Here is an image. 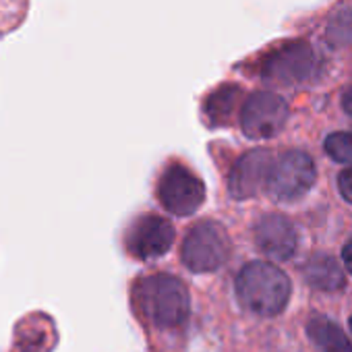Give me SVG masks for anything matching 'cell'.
Returning <instances> with one entry per match:
<instances>
[{
    "mask_svg": "<svg viewBox=\"0 0 352 352\" xmlns=\"http://www.w3.org/2000/svg\"><path fill=\"white\" fill-rule=\"evenodd\" d=\"M172 243H174L172 222L162 216H149V214L137 218L124 236L126 251L141 261H149L166 255Z\"/></svg>",
    "mask_w": 352,
    "mask_h": 352,
    "instance_id": "ba28073f",
    "label": "cell"
},
{
    "mask_svg": "<svg viewBox=\"0 0 352 352\" xmlns=\"http://www.w3.org/2000/svg\"><path fill=\"white\" fill-rule=\"evenodd\" d=\"M342 261L346 265V270L352 274V241H348L342 249Z\"/></svg>",
    "mask_w": 352,
    "mask_h": 352,
    "instance_id": "e0dca14e",
    "label": "cell"
},
{
    "mask_svg": "<svg viewBox=\"0 0 352 352\" xmlns=\"http://www.w3.org/2000/svg\"><path fill=\"white\" fill-rule=\"evenodd\" d=\"M288 104L272 91L251 94L241 108V129L249 139L276 137L288 120Z\"/></svg>",
    "mask_w": 352,
    "mask_h": 352,
    "instance_id": "52a82bcc",
    "label": "cell"
},
{
    "mask_svg": "<svg viewBox=\"0 0 352 352\" xmlns=\"http://www.w3.org/2000/svg\"><path fill=\"white\" fill-rule=\"evenodd\" d=\"M183 263L195 274H210L220 270L230 255V239L222 224L199 222L195 224L181 249Z\"/></svg>",
    "mask_w": 352,
    "mask_h": 352,
    "instance_id": "277c9868",
    "label": "cell"
},
{
    "mask_svg": "<svg viewBox=\"0 0 352 352\" xmlns=\"http://www.w3.org/2000/svg\"><path fill=\"white\" fill-rule=\"evenodd\" d=\"M346 28L352 30V15H350V13H340L338 19L329 25V38L336 42V46H340V42H342V32H344Z\"/></svg>",
    "mask_w": 352,
    "mask_h": 352,
    "instance_id": "9a60e30c",
    "label": "cell"
},
{
    "mask_svg": "<svg viewBox=\"0 0 352 352\" xmlns=\"http://www.w3.org/2000/svg\"><path fill=\"white\" fill-rule=\"evenodd\" d=\"M325 153L340 164L352 162V133H331L323 141Z\"/></svg>",
    "mask_w": 352,
    "mask_h": 352,
    "instance_id": "5bb4252c",
    "label": "cell"
},
{
    "mask_svg": "<svg viewBox=\"0 0 352 352\" xmlns=\"http://www.w3.org/2000/svg\"><path fill=\"white\" fill-rule=\"evenodd\" d=\"M350 329H352V315H350Z\"/></svg>",
    "mask_w": 352,
    "mask_h": 352,
    "instance_id": "d6986e66",
    "label": "cell"
},
{
    "mask_svg": "<svg viewBox=\"0 0 352 352\" xmlns=\"http://www.w3.org/2000/svg\"><path fill=\"white\" fill-rule=\"evenodd\" d=\"M296 243L298 239L292 222L280 214H267L255 224V245L270 259H290L296 251Z\"/></svg>",
    "mask_w": 352,
    "mask_h": 352,
    "instance_id": "30bf717a",
    "label": "cell"
},
{
    "mask_svg": "<svg viewBox=\"0 0 352 352\" xmlns=\"http://www.w3.org/2000/svg\"><path fill=\"white\" fill-rule=\"evenodd\" d=\"M302 276L305 280L309 282V286L317 288V290H323V292H333V290H340L344 288V274H342V267L340 263L329 257V255H313L305 267H302Z\"/></svg>",
    "mask_w": 352,
    "mask_h": 352,
    "instance_id": "8fae6325",
    "label": "cell"
},
{
    "mask_svg": "<svg viewBox=\"0 0 352 352\" xmlns=\"http://www.w3.org/2000/svg\"><path fill=\"white\" fill-rule=\"evenodd\" d=\"M241 100V89L236 85H222L206 100V116L212 124H226L236 110Z\"/></svg>",
    "mask_w": 352,
    "mask_h": 352,
    "instance_id": "7c38bea8",
    "label": "cell"
},
{
    "mask_svg": "<svg viewBox=\"0 0 352 352\" xmlns=\"http://www.w3.org/2000/svg\"><path fill=\"white\" fill-rule=\"evenodd\" d=\"M338 189L340 195L352 206V168H346L338 174Z\"/></svg>",
    "mask_w": 352,
    "mask_h": 352,
    "instance_id": "2e32d148",
    "label": "cell"
},
{
    "mask_svg": "<svg viewBox=\"0 0 352 352\" xmlns=\"http://www.w3.org/2000/svg\"><path fill=\"white\" fill-rule=\"evenodd\" d=\"M137 300L149 321L160 329L181 327L191 311V296L181 278L155 274L137 286Z\"/></svg>",
    "mask_w": 352,
    "mask_h": 352,
    "instance_id": "7a4b0ae2",
    "label": "cell"
},
{
    "mask_svg": "<svg viewBox=\"0 0 352 352\" xmlns=\"http://www.w3.org/2000/svg\"><path fill=\"white\" fill-rule=\"evenodd\" d=\"M342 106H344V110L352 116V87H348V89L344 91V96H342Z\"/></svg>",
    "mask_w": 352,
    "mask_h": 352,
    "instance_id": "ac0fdd59",
    "label": "cell"
},
{
    "mask_svg": "<svg viewBox=\"0 0 352 352\" xmlns=\"http://www.w3.org/2000/svg\"><path fill=\"white\" fill-rule=\"evenodd\" d=\"M309 336L325 350V352H352L350 340L342 333V329L327 319H313L307 325Z\"/></svg>",
    "mask_w": 352,
    "mask_h": 352,
    "instance_id": "4fadbf2b",
    "label": "cell"
},
{
    "mask_svg": "<svg viewBox=\"0 0 352 352\" xmlns=\"http://www.w3.org/2000/svg\"><path fill=\"white\" fill-rule=\"evenodd\" d=\"M157 197L164 210L174 216H191L206 201V185L185 166H170L157 183Z\"/></svg>",
    "mask_w": 352,
    "mask_h": 352,
    "instance_id": "8992f818",
    "label": "cell"
},
{
    "mask_svg": "<svg viewBox=\"0 0 352 352\" xmlns=\"http://www.w3.org/2000/svg\"><path fill=\"white\" fill-rule=\"evenodd\" d=\"M317 71V56L309 42H290L263 58L261 77L272 85H298L309 81Z\"/></svg>",
    "mask_w": 352,
    "mask_h": 352,
    "instance_id": "5b68a950",
    "label": "cell"
},
{
    "mask_svg": "<svg viewBox=\"0 0 352 352\" xmlns=\"http://www.w3.org/2000/svg\"><path fill=\"white\" fill-rule=\"evenodd\" d=\"M236 296L241 305L257 317L280 315L290 300L288 276L267 261H251L236 276Z\"/></svg>",
    "mask_w": 352,
    "mask_h": 352,
    "instance_id": "6da1fadb",
    "label": "cell"
},
{
    "mask_svg": "<svg viewBox=\"0 0 352 352\" xmlns=\"http://www.w3.org/2000/svg\"><path fill=\"white\" fill-rule=\"evenodd\" d=\"M274 160L270 149H251L239 157L230 172V195L234 199H249L265 189Z\"/></svg>",
    "mask_w": 352,
    "mask_h": 352,
    "instance_id": "9c48e42d",
    "label": "cell"
},
{
    "mask_svg": "<svg viewBox=\"0 0 352 352\" xmlns=\"http://www.w3.org/2000/svg\"><path fill=\"white\" fill-rule=\"evenodd\" d=\"M315 179H317V168L313 157L305 151L294 149L274 160L265 183V191L270 193L272 199L290 204L305 197L313 189Z\"/></svg>",
    "mask_w": 352,
    "mask_h": 352,
    "instance_id": "3957f363",
    "label": "cell"
}]
</instances>
